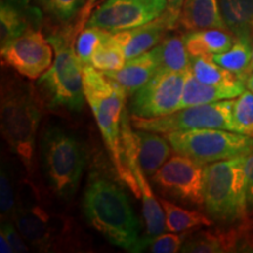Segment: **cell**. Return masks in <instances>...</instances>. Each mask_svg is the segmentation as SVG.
Returning a JSON list of instances; mask_svg holds the SVG:
<instances>
[{
    "instance_id": "cell-26",
    "label": "cell",
    "mask_w": 253,
    "mask_h": 253,
    "mask_svg": "<svg viewBox=\"0 0 253 253\" xmlns=\"http://www.w3.org/2000/svg\"><path fill=\"white\" fill-rule=\"evenodd\" d=\"M156 49L160 59L157 72L184 73L189 71L191 56L186 49L183 37H166L156 46Z\"/></svg>"
},
{
    "instance_id": "cell-35",
    "label": "cell",
    "mask_w": 253,
    "mask_h": 253,
    "mask_svg": "<svg viewBox=\"0 0 253 253\" xmlns=\"http://www.w3.org/2000/svg\"><path fill=\"white\" fill-rule=\"evenodd\" d=\"M246 197H248L249 213H253V151L245 158Z\"/></svg>"
},
{
    "instance_id": "cell-14",
    "label": "cell",
    "mask_w": 253,
    "mask_h": 253,
    "mask_svg": "<svg viewBox=\"0 0 253 253\" xmlns=\"http://www.w3.org/2000/svg\"><path fill=\"white\" fill-rule=\"evenodd\" d=\"M15 226L27 244L39 251H50L58 242L61 220H53V216L40 205H19L13 216Z\"/></svg>"
},
{
    "instance_id": "cell-31",
    "label": "cell",
    "mask_w": 253,
    "mask_h": 253,
    "mask_svg": "<svg viewBox=\"0 0 253 253\" xmlns=\"http://www.w3.org/2000/svg\"><path fill=\"white\" fill-rule=\"evenodd\" d=\"M233 122L236 130L253 137V93L245 90L233 100Z\"/></svg>"
},
{
    "instance_id": "cell-9",
    "label": "cell",
    "mask_w": 253,
    "mask_h": 253,
    "mask_svg": "<svg viewBox=\"0 0 253 253\" xmlns=\"http://www.w3.org/2000/svg\"><path fill=\"white\" fill-rule=\"evenodd\" d=\"M160 191L176 201L195 207L204 205L205 167L185 155H173L151 176Z\"/></svg>"
},
{
    "instance_id": "cell-30",
    "label": "cell",
    "mask_w": 253,
    "mask_h": 253,
    "mask_svg": "<svg viewBox=\"0 0 253 253\" xmlns=\"http://www.w3.org/2000/svg\"><path fill=\"white\" fill-rule=\"evenodd\" d=\"M41 9L53 20L68 24L79 17L86 0H38Z\"/></svg>"
},
{
    "instance_id": "cell-32",
    "label": "cell",
    "mask_w": 253,
    "mask_h": 253,
    "mask_svg": "<svg viewBox=\"0 0 253 253\" xmlns=\"http://www.w3.org/2000/svg\"><path fill=\"white\" fill-rule=\"evenodd\" d=\"M0 211H1L2 221L13 218L15 211L13 184L4 166L1 167V175H0Z\"/></svg>"
},
{
    "instance_id": "cell-38",
    "label": "cell",
    "mask_w": 253,
    "mask_h": 253,
    "mask_svg": "<svg viewBox=\"0 0 253 253\" xmlns=\"http://www.w3.org/2000/svg\"><path fill=\"white\" fill-rule=\"evenodd\" d=\"M0 252L1 253H13V249H12L11 244L8 243V240L6 239L4 235L0 233Z\"/></svg>"
},
{
    "instance_id": "cell-17",
    "label": "cell",
    "mask_w": 253,
    "mask_h": 253,
    "mask_svg": "<svg viewBox=\"0 0 253 253\" xmlns=\"http://www.w3.org/2000/svg\"><path fill=\"white\" fill-rule=\"evenodd\" d=\"M160 67V59L156 47L136 58L126 60L119 71L103 72L121 86L128 95H134L156 74Z\"/></svg>"
},
{
    "instance_id": "cell-16",
    "label": "cell",
    "mask_w": 253,
    "mask_h": 253,
    "mask_svg": "<svg viewBox=\"0 0 253 253\" xmlns=\"http://www.w3.org/2000/svg\"><path fill=\"white\" fill-rule=\"evenodd\" d=\"M177 24L178 20L166 11L149 23L132 30L114 33V37L122 45L126 58L129 60L155 48Z\"/></svg>"
},
{
    "instance_id": "cell-36",
    "label": "cell",
    "mask_w": 253,
    "mask_h": 253,
    "mask_svg": "<svg viewBox=\"0 0 253 253\" xmlns=\"http://www.w3.org/2000/svg\"><path fill=\"white\" fill-rule=\"evenodd\" d=\"M96 1H97V0H86V5H84V7L82 8L80 15H79L78 23L74 27L75 34H77V36L79 33H80L82 28H84L87 25L88 19H89L90 14H91V9H93L95 2H96Z\"/></svg>"
},
{
    "instance_id": "cell-12",
    "label": "cell",
    "mask_w": 253,
    "mask_h": 253,
    "mask_svg": "<svg viewBox=\"0 0 253 253\" xmlns=\"http://www.w3.org/2000/svg\"><path fill=\"white\" fill-rule=\"evenodd\" d=\"M167 0H106L91 12L86 26L110 33L142 26L167 11Z\"/></svg>"
},
{
    "instance_id": "cell-24",
    "label": "cell",
    "mask_w": 253,
    "mask_h": 253,
    "mask_svg": "<svg viewBox=\"0 0 253 253\" xmlns=\"http://www.w3.org/2000/svg\"><path fill=\"white\" fill-rule=\"evenodd\" d=\"M219 6L231 33L253 41V0H219Z\"/></svg>"
},
{
    "instance_id": "cell-15",
    "label": "cell",
    "mask_w": 253,
    "mask_h": 253,
    "mask_svg": "<svg viewBox=\"0 0 253 253\" xmlns=\"http://www.w3.org/2000/svg\"><path fill=\"white\" fill-rule=\"evenodd\" d=\"M31 0H1L0 6V48L24 33L37 30L42 20V9L31 5Z\"/></svg>"
},
{
    "instance_id": "cell-23",
    "label": "cell",
    "mask_w": 253,
    "mask_h": 253,
    "mask_svg": "<svg viewBox=\"0 0 253 253\" xmlns=\"http://www.w3.org/2000/svg\"><path fill=\"white\" fill-rule=\"evenodd\" d=\"M189 71L203 84L211 86L237 88V89L245 90V81L235 73L227 71L213 61L212 56L201 55L191 56Z\"/></svg>"
},
{
    "instance_id": "cell-27",
    "label": "cell",
    "mask_w": 253,
    "mask_h": 253,
    "mask_svg": "<svg viewBox=\"0 0 253 253\" xmlns=\"http://www.w3.org/2000/svg\"><path fill=\"white\" fill-rule=\"evenodd\" d=\"M253 41L249 38L236 37L235 42L225 52L212 55L213 61L227 71L235 73L245 81L252 59Z\"/></svg>"
},
{
    "instance_id": "cell-11",
    "label": "cell",
    "mask_w": 253,
    "mask_h": 253,
    "mask_svg": "<svg viewBox=\"0 0 253 253\" xmlns=\"http://www.w3.org/2000/svg\"><path fill=\"white\" fill-rule=\"evenodd\" d=\"M186 72H157L132 95L131 116L160 118L179 110Z\"/></svg>"
},
{
    "instance_id": "cell-13",
    "label": "cell",
    "mask_w": 253,
    "mask_h": 253,
    "mask_svg": "<svg viewBox=\"0 0 253 253\" xmlns=\"http://www.w3.org/2000/svg\"><path fill=\"white\" fill-rule=\"evenodd\" d=\"M1 59L21 77L37 80L52 66L54 49L39 30H31L2 48Z\"/></svg>"
},
{
    "instance_id": "cell-37",
    "label": "cell",
    "mask_w": 253,
    "mask_h": 253,
    "mask_svg": "<svg viewBox=\"0 0 253 253\" xmlns=\"http://www.w3.org/2000/svg\"><path fill=\"white\" fill-rule=\"evenodd\" d=\"M184 0H167V12L179 21V15Z\"/></svg>"
},
{
    "instance_id": "cell-2",
    "label": "cell",
    "mask_w": 253,
    "mask_h": 253,
    "mask_svg": "<svg viewBox=\"0 0 253 253\" xmlns=\"http://www.w3.org/2000/svg\"><path fill=\"white\" fill-rule=\"evenodd\" d=\"M82 209L88 223L113 245L140 252V223L128 196L104 177H94L87 185Z\"/></svg>"
},
{
    "instance_id": "cell-6",
    "label": "cell",
    "mask_w": 253,
    "mask_h": 253,
    "mask_svg": "<svg viewBox=\"0 0 253 253\" xmlns=\"http://www.w3.org/2000/svg\"><path fill=\"white\" fill-rule=\"evenodd\" d=\"M245 158H229L205 167L204 207L212 219L235 223L248 217Z\"/></svg>"
},
{
    "instance_id": "cell-29",
    "label": "cell",
    "mask_w": 253,
    "mask_h": 253,
    "mask_svg": "<svg viewBox=\"0 0 253 253\" xmlns=\"http://www.w3.org/2000/svg\"><path fill=\"white\" fill-rule=\"evenodd\" d=\"M110 34V32L95 26H84L82 28L75 39V50L82 65H90L94 52Z\"/></svg>"
},
{
    "instance_id": "cell-21",
    "label": "cell",
    "mask_w": 253,
    "mask_h": 253,
    "mask_svg": "<svg viewBox=\"0 0 253 253\" xmlns=\"http://www.w3.org/2000/svg\"><path fill=\"white\" fill-rule=\"evenodd\" d=\"M190 56L219 54L225 52L235 42L236 37L229 30L204 28L189 31L183 36Z\"/></svg>"
},
{
    "instance_id": "cell-22",
    "label": "cell",
    "mask_w": 253,
    "mask_h": 253,
    "mask_svg": "<svg viewBox=\"0 0 253 253\" xmlns=\"http://www.w3.org/2000/svg\"><path fill=\"white\" fill-rule=\"evenodd\" d=\"M245 90L237 89V88L218 87L203 84V82L198 81L191 74V72L188 71L185 75V84L184 89H183L179 109L191 106H199V104L217 102V101L221 100L236 99Z\"/></svg>"
},
{
    "instance_id": "cell-39",
    "label": "cell",
    "mask_w": 253,
    "mask_h": 253,
    "mask_svg": "<svg viewBox=\"0 0 253 253\" xmlns=\"http://www.w3.org/2000/svg\"><path fill=\"white\" fill-rule=\"evenodd\" d=\"M245 86L246 89L251 90L253 93V71L251 73H249L245 78Z\"/></svg>"
},
{
    "instance_id": "cell-5",
    "label": "cell",
    "mask_w": 253,
    "mask_h": 253,
    "mask_svg": "<svg viewBox=\"0 0 253 253\" xmlns=\"http://www.w3.org/2000/svg\"><path fill=\"white\" fill-rule=\"evenodd\" d=\"M75 30L60 32L48 37L54 49V60L48 71L38 81L50 107L79 113L84 106V65L73 43Z\"/></svg>"
},
{
    "instance_id": "cell-8",
    "label": "cell",
    "mask_w": 253,
    "mask_h": 253,
    "mask_svg": "<svg viewBox=\"0 0 253 253\" xmlns=\"http://www.w3.org/2000/svg\"><path fill=\"white\" fill-rule=\"evenodd\" d=\"M233 100H221L217 102L191 106L176 110L169 115L160 118H138L131 116V125L135 129L169 134L189 129L216 128L236 131L233 122Z\"/></svg>"
},
{
    "instance_id": "cell-34",
    "label": "cell",
    "mask_w": 253,
    "mask_h": 253,
    "mask_svg": "<svg viewBox=\"0 0 253 253\" xmlns=\"http://www.w3.org/2000/svg\"><path fill=\"white\" fill-rule=\"evenodd\" d=\"M0 233L6 237V239L8 240L14 252L21 253L28 251V246L23 240L24 237L20 235L17 227H14L13 224L9 220L1 221V231H0Z\"/></svg>"
},
{
    "instance_id": "cell-25",
    "label": "cell",
    "mask_w": 253,
    "mask_h": 253,
    "mask_svg": "<svg viewBox=\"0 0 253 253\" xmlns=\"http://www.w3.org/2000/svg\"><path fill=\"white\" fill-rule=\"evenodd\" d=\"M166 214V229L169 232H186L198 227H209L212 225L211 218L198 211L186 210L172 202L164 198H158Z\"/></svg>"
},
{
    "instance_id": "cell-33",
    "label": "cell",
    "mask_w": 253,
    "mask_h": 253,
    "mask_svg": "<svg viewBox=\"0 0 253 253\" xmlns=\"http://www.w3.org/2000/svg\"><path fill=\"white\" fill-rule=\"evenodd\" d=\"M185 239V235H177L175 232L162 233L150 243L148 249L155 253H176L181 251Z\"/></svg>"
},
{
    "instance_id": "cell-18",
    "label": "cell",
    "mask_w": 253,
    "mask_h": 253,
    "mask_svg": "<svg viewBox=\"0 0 253 253\" xmlns=\"http://www.w3.org/2000/svg\"><path fill=\"white\" fill-rule=\"evenodd\" d=\"M178 24L185 31L229 30L221 14L219 0H184Z\"/></svg>"
},
{
    "instance_id": "cell-7",
    "label": "cell",
    "mask_w": 253,
    "mask_h": 253,
    "mask_svg": "<svg viewBox=\"0 0 253 253\" xmlns=\"http://www.w3.org/2000/svg\"><path fill=\"white\" fill-rule=\"evenodd\" d=\"M166 137L177 154L203 164L248 156L253 151V137L225 129H189L169 132Z\"/></svg>"
},
{
    "instance_id": "cell-28",
    "label": "cell",
    "mask_w": 253,
    "mask_h": 253,
    "mask_svg": "<svg viewBox=\"0 0 253 253\" xmlns=\"http://www.w3.org/2000/svg\"><path fill=\"white\" fill-rule=\"evenodd\" d=\"M126 62L125 49L113 33L97 47L90 60V65L101 72L119 71Z\"/></svg>"
},
{
    "instance_id": "cell-4",
    "label": "cell",
    "mask_w": 253,
    "mask_h": 253,
    "mask_svg": "<svg viewBox=\"0 0 253 253\" xmlns=\"http://www.w3.org/2000/svg\"><path fill=\"white\" fill-rule=\"evenodd\" d=\"M47 184L56 197L69 201L77 194L87 163L84 144L65 129L49 126L40 141Z\"/></svg>"
},
{
    "instance_id": "cell-1",
    "label": "cell",
    "mask_w": 253,
    "mask_h": 253,
    "mask_svg": "<svg viewBox=\"0 0 253 253\" xmlns=\"http://www.w3.org/2000/svg\"><path fill=\"white\" fill-rule=\"evenodd\" d=\"M82 74L84 97L93 112L114 168L132 194L141 198L140 188L134 175L126 166L122 151L121 122L128 94L118 82L91 65H84Z\"/></svg>"
},
{
    "instance_id": "cell-40",
    "label": "cell",
    "mask_w": 253,
    "mask_h": 253,
    "mask_svg": "<svg viewBox=\"0 0 253 253\" xmlns=\"http://www.w3.org/2000/svg\"><path fill=\"white\" fill-rule=\"evenodd\" d=\"M252 71H253V45H252V59H251V63H250L248 74H249V73H251Z\"/></svg>"
},
{
    "instance_id": "cell-19",
    "label": "cell",
    "mask_w": 253,
    "mask_h": 253,
    "mask_svg": "<svg viewBox=\"0 0 253 253\" xmlns=\"http://www.w3.org/2000/svg\"><path fill=\"white\" fill-rule=\"evenodd\" d=\"M134 135L140 166L145 175L154 176L169 158L172 149L171 144L166 135L162 136L158 132L136 129Z\"/></svg>"
},
{
    "instance_id": "cell-10",
    "label": "cell",
    "mask_w": 253,
    "mask_h": 253,
    "mask_svg": "<svg viewBox=\"0 0 253 253\" xmlns=\"http://www.w3.org/2000/svg\"><path fill=\"white\" fill-rule=\"evenodd\" d=\"M131 121V120H130ZM128 119V114L125 110L121 122V141H122V151L123 158H125L126 166L129 168L132 175H134L136 183L141 192L142 199V211L145 220V227L147 233L141 238L140 252L148 249L150 243L162 235L166 229V214H164L163 208L161 205L158 198L151 190L149 183L145 178V173L140 166L137 157V147H136L135 135L132 130V125Z\"/></svg>"
},
{
    "instance_id": "cell-20",
    "label": "cell",
    "mask_w": 253,
    "mask_h": 253,
    "mask_svg": "<svg viewBox=\"0 0 253 253\" xmlns=\"http://www.w3.org/2000/svg\"><path fill=\"white\" fill-rule=\"evenodd\" d=\"M242 238V231H202L185 239L181 251L185 253L233 252L240 248V242L245 243L248 240Z\"/></svg>"
},
{
    "instance_id": "cell-3",
    "label": "cell",
    "mask_w": 253,
    "mask_h": 253,
    "mask_svg": "<svg viewBox=\"0 0 253 253\" xmlns=\"http://www.w3.org/2000/svg\"><path fill=\"white\" fill-rule=\"evenodd\" d=\"M41 118V102L30 84L19 81L2 82L0 100L1 135L27 171H31L33 166Z\"/></svg>"
}]
</instances>
